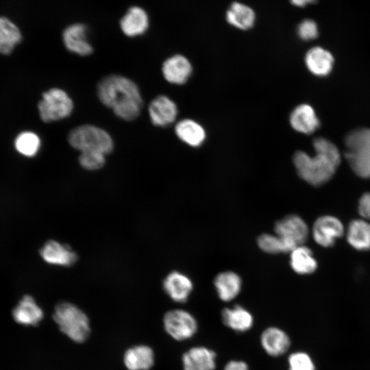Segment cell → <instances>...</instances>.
Listing matches in <instances>:
<instances>
[{"mask_svg":"<svg viewBox=\"0 0 370 370\" xmlns=\"http://www.w3.org/2000/svg\"><path fill=\"white\" fill-rule=\"evenodd\" d=\"M315 155L298 151L293 156V163L299 176L307 183L321 186L330 180L340 162L341 154L330 140L319 137L313 140Z\"/></svg>","mask_w":370,"mask_h":370,"instance_id":"cell-1","label":"cell"},{"mask_svg":"<svg viewBox=\"0 0 370 370\" xmlns=\"http://www.w3.org/2000/svg\"><path fill=\"white\" fill-rule=\"evenodd\" d=\"M97 93L100 101L111 108L119 118L133 121L140 114L143 99L136 84L119 75H110L98 84Z\"/></svg>","mask_w":370,"mask_h":370,"instance_id":"cell-2","label":"cell"},{"mask_svg":"<svg viewBox=\"0 0 370 370\" xmlns=\"http://www.w3.org/2000/svg\"><path fill=\"white\" fill-rule=\"evenodd\" d=\"M53 319L60 330L72 341L82 343L88 338L89 319L76 305L68 301L58 303L54 308Z\"/></svg>","mask_w":370,"mask_h":370,"instance_id":"cell-3","label":"cell"},{"mask_svg":"<svg viewBox=\"0 0 370 370\" xmlns=\"http://www.w3.org/2000/svg\"><path fill=\"white\" fill-rule=\"evenodd\" d=\"M345 145V157L353 171L360 177L370 178V129L351 131Z\"/></svg>","mask_w":370,"mask_h":370,"instance_id":"cell-4","label":"cell"},{"mask_svg":"<svg viewBox=\"0 0 370 370\" xmlns=\"http://www.w3.org/2000/svg\"><path fill=\"white\" fill-rule=\"evenodd\" d=\"M68 141L80 152L99 151L107 155L114 147L112 138L106 131L88 124L73 129L69 134Z\"/></svg>","mask_w":370,"mask_h":370,"instance_id":"cell-5","label":"cell"},{"mask_svg":"<svg viewBox=\"0 0 370 370\" xmlns=\"http://www.w3.org/2000/svg\"><path fill=\"white\" fill-rule=\"evenodd\" d=\"M38 108L40 119L48 123L68 117L73 110V102L64 90L54 88L42 94Z\"/></svg>","mask_w":370,"mask_h":370,"instance_id":"cell-6","label":"cell"},{"mask_svg":"<svg viewBox=\"0 0 370 370\" xmlns=\"http://www.w3.org/2000/svg\"><path fill=\"white\" fill-rule=\"evenodd\" d=\"M166 333L177 341L192 338L198 332L199 323L194 315L184 309H172L167 311L162 319Z\"/></svg>","mask_w":370,"mask_h":370,"instance_id":"cell-7","label":"cell"},{"mask_svg":"<svg viewBox=\"0 0 370 370\" xmlns=\"http://www.w3.org/2000/svg\"><path fill=\"white\" fill-rule=\"evenodd\" d=\"M274 232L282 238L291 251L304 244L309 232L304 220L296 214H289L276 221Z\"/></svg>","mask_w":370,"mask_h":370,"instance_id":"cell-8","label":"cell"},{"mask_svg":"<svg viewBox=\"0 0 370 370\" xmlns=\"http://www.w3.org/2000/svg\"><path fill=\"white\" fill-rule=\"evenodd\" d=\"M88 27L82 23L67 25L62 32V41L66 49L79 56H88L93 48L88 39Z\"/></svg>","mask_w":370,"mask_h":370,"instance_id":"cell-9","label":"cell"},{"mask_svg":"<svg viewBox=\"0 0 370 370\" xmlns=\"http://www.w3.org/2000/svg\"><path fill=\"white\" fill-rule=\"evenodd\" d=\"M150 25L147 10L140 5H132L120 18L119 27L124 35L134 38L145 34Z\"/></svg>","mask_w":370,"mask_h":370,"instance_id":"cell-10","label":"cell"},{"mask_svg":"<svg viewBox=\"0 0 370 370\" xmlns=\"http://www.w3.org/2000/svg\"><path fill=\"white\" fill-rule=\"evenodd\" d=\"M217 353L211 348L197 345L189 348L182 356L183 370H215Z\"/></svg>","mask_w":370,"mask_h":370,"instance_id":"cell-11","label":"cell"},{"mask_svg":"<svg viewBox=\"0 0 370 370\" xmlns=\"http://www.w3.org/2000/svg\"><path fill=\"white\" fill-rule=\"evenodd\" d=\"M260 343L264 352L271 357L276 358L285 354L289 349L291 341L283 329L269 326L262 330Z\"/></svg>","mask_w":370,"mask_h":370,"instance_id":"cell-12","label":"cell"},{"mask_svg":"<svg viewBox=\"0 0 370 370\" xmlns=\"http://www.w3.org/2000/svg\"><path fill=\"white\" fill-rule=\"evenodd\" d=\"M344 232L342 223L332 216H323L314 223L312 234L314 240L321 246L328 247L334 244L335 240Z\"/></svg>","mask_w":370,"mask_h":370,"instance_id":"cell-13","label":"cell"},{"mask_svg":"<svg viewBox=\"0 0 370 370\" xmlns=\"http://www.w3.org/2000/svg\"><path fill=\"white\" fill-rule=\"evenodd\" d=\"M175 102L165 95L153 99L148 106V113L151 123L156 126L164 127L175 121L177 115Z\"/></svg>","mask_w":370,"mask_h":370,"instance_id":"cell-14","label":"cell"},{"mask_svg":"<svg viewBox=\"0 0 370 370\" xmlns=\"http://www.w3.org/2000/svg\"><path fill=\"white\" fill-rule=\"evenodd\" d=\"M165 293L175 302H186L193 289V284L190 279L180 271H172L169 273L162 283Z\"/></svg>","mask_w":370,"mask_h":370,"instance_id":"cell-15","label":"cell"},{"mask_svg":"<svg viewBox=\"0 0 370 370\" xmlns=\"http://www.w3.org/2000/svg\"><path fill=\"white\" fill-rule=\"evenodd\" d=\"M40 254L47 263L62 267L71 266L77 259L76 253L69 245L53 240L42 247Z\"/></svg>","mask_w":370,"mask_h":370,"instance_id":"cell-16","label":"cell"},{"mask_svg":"<svg viewBox=\"0 0 370 370\" xmlns=\"http://www.w3.org/2000/svg\"><path fill=\"white\" fill-rule=\"evenodd\" d=\"M221 321L231 330L244 333L254 325V317L249 310L241 305L227 307L221 310Z\"/></svg>","mask_w":370,"mask_h":370,"instance_id":"cell-17","label":"cell"},{"mask_svg":"<svg viewBox=\"0 0 370 370\" xmlns=\"http://www.w3.org/2000/svg\"><path fill=\"white\" fill-rule=\"evenodd\" d=\"M192 65L184 56L176 54L167 58L162 64L164 79L171 84H183L192 73Z\"/></svg>","mask_w":370,"mask_h":370,"instance_id":"cell-18","label":"cell"},{"mask_svg":"<svg viewBox=\"0 0 370 370\" xmlns=\"http://www.w3.org/2000/svg\"><path fill=\"white\" fill-rule=\"evenodd\" d=\"M12 317L18 324L36 326L42 320L44 312L31 295H25L12 310Z\"/></svg>","mask_w":370,"mask_h":370,"instance_id":"cell-19","label":"cell"},{"mask_svg":"<svg viewBox=\"0 0 370 370\" xmlns=\"http://www.w3.org/2000/svg\"><path fill=\"white\" fill-rule=\"evenodd\" d=\"M154 362V352L146 345L129 347L123 355V363L127 370H149Z\"/></svg>","mask_w":370,"mask_h":370,"instance_id":"cell-20","label":"cell"},{"mask_svg":"<svg viewBox=\"0 0 370 370\" xmlns=\"http://www.w3.org/2000/svg\"><path fill=\"white\" fill-rule=\"evenodd\" d=\"M289 121L295 130L305 134L313 133L320 125L314 109L304 103L299 105L292 111Z\"/></svg>","mask_w":370,"mask_h":370,"instance_id":"cell-21","label":"cell"},{"mask_svg":"<svg viewBox=\"0 0 370 370\" xmlns=\"http://www.w3.org/2000/svg\"><path fill=\"white\" fill-rule=\"evenodd\" d=\"M214 285L219 298L225 302L234 299L242 288L241 277L233 271H223L214 278Z\"/></svg>","mask_w":370,"mask_h":370,"instance_id":"cell-22","label":"cell"},{"mask_svg":"<svg viewBox=\"0 0 370 370\" xmlns=\"http://www.w3.org/2000/svg\"><path fill=\"white\" fill-rule=\"evenodd\" d=\"M305 63L312 74L319 77L325 76L332 69L334 57L328 50L317 46L307 51Z\"/></svg>","mask_w":370,"mask_h":370,"instance_id":"cell-23","label":"cell"},{"mask_svg":"<svg viewBox=\"0 0 370 370\" xmlns=\"http://www.w3.org/2000/svg\"><path fill=\"white\" fill-rule=\"evenodd\" d=\"M256 18V13L251 7L238 1L232 3L225 13L227 22L241 30L251 28L255 24Z\"/></svg>","mask_w":370,"mask_h":370,"instance_id":"cell-24","label":"cell"},{"mask_svg":"<svg viewBox=\"0 0 370 370\" xmlns=\"http://www.w3.org/2000/svg\"><path fill=\"white\" fill-rule=\"evenodd\" d=\"M175 132L182 142L194 147L200 146L206 137L204 128L189 119L180 121L175 127Z\"/></svg>","mask_w":370,"mask_h":370,"instance_id":"cell-25","label":"cell"},{"mask_svg":"<svg viewBox=\"0 0 370 370\" xmlns=\"http://www.w3.org/2000/svg\"><path fill=\"white\" fill-rule=\"evenodd\" d=\"M347 240L358 250L370 249V223L364 219H355L349 223Z\"/></svg>","mask_w":370,"mask_h":370,"instance_id":"cell-26","label":"cell"},{"mask_svg":"<svg viewBox=\"0 0 370 370\" xmlns=\"http://www.w3.org/2000/svg\"><path fill=\"white\" fill-rule=\"evenodd\" d=\"M290 264L295 272L301 275L312 273L317 267L310 249L303 245L290 252Z\"/></svg>","mask_w":370,"mask_h":370,"instance_id":"cell-27","label":"cell"},{"mask_svg":"<svg viewBox=\"0 0 370 370\" xmlns=\"http://www.w3.org/2000/svg\"><path fill=\"white\" fill-rule=\"evenodd\" d=\"M21 38L18 27L9 18L0 16V53H10Z\"/></svg>","mask_w":370,"mask_h":370,"instance_id":"cell-28","label":"cell"},{"mask_svg":"<svg viewBox=\"0 0 370 370\" xmlns=\"http://www.w3.org/2000/svg\"><path fill=\"white\" fill-rule=\"evenodd\" d=\"M40 144L39 136L29 131L19 134L14 142V146L17 151L26 157L36 156L40 149Z\"/></svg>","mask_w":370,"mask_h":370,"instance_id":"cell-29","label":"cell"},{"mask_svg":"<svg viewBox=\"0 0 370 370\" xmlns=\"http://www.w3.org/2000/svg\"><path fill=\"white\" fill-rule=\"evenodd\" d=\"M259 248L268 254L290 253V249L282 238L277 235L262 234L257 239Z\"/></svg>","mask_w":370,"mask_h":370,"instance_id":"cell-30","label":"cell"},{"mask_svg":"<svg viewBox=\"0 0 370 370\" xmlns=\"http://www.w3.org/2000/svg\"><path fill=\"white\" fill-rule=\"evenodd\" d=\"M288 370H316L310 356L302 351L291 353L288 357Z\"/></svg>","mask_w":370,"mask_h":370,"instance_id":"cell-31","label":"cell"},{"mask_svg":"<svg viewBox=\"0 0 370 370\" xmlns=\"http://www.w3.org/2000/svg\"><path fill=\"white\" fill-rule=\"evenodd\" d=\"M106 155L99 151H82L79 156L80 165L87 170H97L106 162Z\"/></svg>","mask_w":370,"mask_h":370,"instance_id":"cell-32","label":"cell"},{"mask_svg":"<svg viewBox=\"0 0 370 370\" xmlns=\"http://www.w3.org/2000/svg\"><path fill=\"white\" fill-rule=\"evenodd\" d=\"M297 33L300 39L309 41L317 38L319 28L317 23L310 18L301 21L297 25Z\"/></svg>","mask_w":370,"mask_h":370,"instance_id":"cell-33","label":"cell"},{"mask_svg":"<svg viewBox=\"0 0 370 370\" xmlns=\"http://www.w3.org/2000/svg\"><path fill=\"white\" fill-rule=\"evenodd\" d=\"M358 212L364 219L370 220V193H366L360 197Z\"/></svg>","mask_w":370,"mask_h":370,"instance_id":"cell-34","label":"cell"},{"mask_svg":"<svg viewBox=\"0 0 370 370\" xmlns=\"http://www.w3.org/2000/svg\"><path fill=\"white\" fill-rule=\"evenodd\" d=\"M223 370H249V368L243 360H230L225 365Z\"/></svg>","mask_w":370,"mask_h":370,"instance_id":"cell-35","label":"cell"},{"mask_svg":"<svg viewBox=\"0 0 370 370\" xmlns=\"http://www.w3.org/2000/svg\"><path fill=\"white\" fill-rule=\"evenodd\" d=\"M290 3L298 8L306 7L308 5L313 4L317 2V0H289Z\"/></svg>","mask_w":370,"mask_h":370,"instance_id":"cell-36","label":"cell"}]
</instances>
